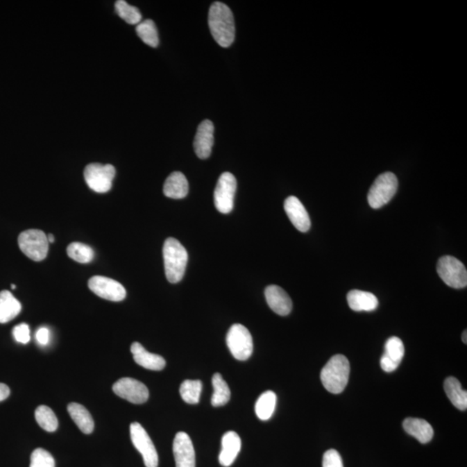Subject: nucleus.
Returning <instances> with one entry per match:
<instances>
[{
  "mask_svg": "<svg viewBox=\"0 0 467 467\" xmlns=\"http://www.w3.org/2000/svg\"><path fill=\"white\" fill-rule=\"evenodd\" d=\"M209 26L214 40L223 48L230 47L235 40V20L232 12L226 3L215 2L209 10Z\"/></svg>",
  "mask_w": 467,
  "mask_h": 467,
  "instance_id": "1",
  "label": "nucleus"
},
{
  "mask_svg": "<svg viewBox=\"0 0 467 467\" xmlns=\"http://www.w3.org/2000/svg\"><path fill=\"white\" fill-rule=\"evenodd\" d=\"M350 366L349 360L343 355H335L323 368L321 378L326 391L332 394H340L349 381Z\"/></svg>",
  "mask_w": 467,
  "mask_h": 467,
  "instance_id": "2",
  "label": "nucleus"
},
{
  "mask_svg": "<svg viewBox=\"0 0 467 467\" xmlns=\"http://www.w3.org/2000/svg\"><path fill=\"white\" fill-rule=\"evenodd\" d=\"M164 271L168 282L178 283L185 275L188 253L177 239L167 238L163 247Z\"/></svg>",
  "mask_w": 467,
  "mask_h": 467,
  "instance_id": "3",
  "label": "nucleus"
},
{
  "mask_svg": "<svg viewBox=\"0 0 467 467\" xmlns=\"http://www.w3.org/2000/svg\"><path fill=\"white\" fill-rule=\"evenodd\" d=\"M398 188V179L392 173L378 176L368 193V202L371 208L379 209L387 205L396 195Z\"/></svg>",
  "mask_w": 467,
  "mask_h": 467,
  "instance_id": "4",
  "label": "nucleus"
},
{
  "mask_svg": "<svg viewBox=\"0 0 467 467\" xmlns=\"http://www.w3.org/2000/svg\"><path fill=\"white\" fill-rule=\"evenodd\" d=\"M437 272L441 279L452 289L467 286V272L464 264L454 256L445 255L439 260Z\"/></svg>",
  "mask_w": 467,
  "mask_h": 467,
  "instance_id": "5",
  "label": "nucleus"
},
{
  "mask_svg": "<svg viewBox=\"0 0 467 467\" xmlns=\"http://www.w3.org/2000/svg\"><path fill=\"white\" fill-rule=\"evenodd\" d=\"M21 251L34 262L43 261L48 255L49 241L46 234L40 230L24 231L19 237Z\"/></svg>",
  "mask_w": 467,
  "mask_h": 467,
  "instance_id": "6",
  "label": "nucleus"
},
{
  "mask_svg": "<svg viewBox=\"0 0 467 467\" xmlns=\"http://www.w3.org/2000/svg\"><path fill=\"white\" fill-rule=\"evenodd\" d=\"M114 167L112 164L92 163L87 164L84 170V178L87 186L97 193L110 192L115 177Z\"/></svg>",
  "mask_w": 467,
  "mask_h": 467,
  "instance_id": "7",
  "label": "nucleus"
},
{
  "mask_svg": "<svg viewBox=\"0 0 467 467\" xmlns=\"http://www.w3.org/2000/svg\"><path fill=\"white\" fill-rule=\"evenodd\" d=\"M227 346L235 359L245 361L253 353V339L248 330L241 324H235L228 332Z\"/></svg>",
  "mask_w": 467,
  "mask_h": 467,
  "instance_id": "8",
  "label": "nucleus"
},
{
  "mask_svg": "<svg viewBox=\"0 0 467 467\" xmlns=\"http://www.w3.org/2000/svg\"><path fill=\"white\" fill-rule=\"evenodd\" d=\"M237 187V179L232 173H224L220 176L214 192V203L219 212L229 214L232 212Z\"/></svg>",
  "mask_w": 467,
  "mask_h": 467,
  "instance_id": "9",
  "label": "nucleus"
},
{
  "mask_svg": "<svg viewBox=\"0 0 467 467\" xmlns=\"http://www.w3.org/2000/svg\"><path fill=\"white\" fill-rule=\"evenodd\" d=\"M130 436H131L133 445L142 455L146 466L158 467L159 456L145 428L138 423H132L130 426Z\"/></svg>",
  "mask_w": 467,
  "mask_h": 467,
  "instance_id": "10",
  "label": "nucleus"
},
{
  "mask_svg": "<svg viewBox=\"0 0 467 467\" xmlns=\"http://www.w3.org/2000/svg\"><path fill=\"white\" fill-rule=\"evenodd\" d=\"M113 391L119 398L135 405H142L149 398L148 389L136 379L129 377L119 379L114 384Z\"/></svg>",
  "mask_w": 467,
  "mask_h": 467,
  "instance_id": "11",
  "label": "nucleus"
},
{
  "mask_svg": "<svg viewBox=\"0 0 467 467\" xmlns=\"http://www.w3.org/2000/svg\"><path fill=\"white\" fill-rule=\"evenodd\" d=\"M89 287L97 296L110 301L119 302L126 296L125 287L113 279L94 276L89 280Z\"/></svg>",
  "mask_w": 467,
  "mask_h": 467,
  "instance_id": "12",
  "label": "nucleus"
},
{
  "mask_svg": "<svg viewBox=\"0 0 467 467\" xmlns=\"http://www.w3.org/2000/svg\"><path fill=\"white\" fill-rule=\"evenodd\" d=\"M176 467H196L194 447L189 435L184 432L176 434L173 441Z\"/></svg>",
  "mask_w": 467,
  "mask_h": 467,
  "instance_id": "13",
  "label": "nucleus"
},
{
  "mask_svg": "<svg viewBox=\"0 0 467 467\" xmlns=\"http://www.w3.org/2000/svg\"><path fill=\"white\" fill-rule=\"evenodd\" d=\"M405 346L398 337H391L385 343V350L380 360L382 371L391 373L398 368L405 356Z\"/></svg>",
  "mask_w": 467,
  "mask_h": 467,
  "instance_id": "14",
  "label": "nucleus"
},
{
  "mask_svg": "<svg viewBox=\"0 0 467 467\" xmlns=\"http://www.w3.org/2000/svg\"><path fill=\"white\" fill-rule=\"evenodd\" d=\"M284 209L294 226L300 232H307L311 228V220L307 210L296 196H291L284 203Z\"/></svg>",
  "mask_w": 467,
  "mask_h": 467,
  "instance_id": "15",
  "label": "nucleus"
},
{
  "mask_svg": "<svg viewBox=\"0 0 467 467\" xmlns=\"http://www.w3.org/2000/svg\"><path fill=\"white\" fill-rule=\"evenodd\" d=\"M214 145V125L205 119L198 126L194 139V150L196 156L206 160L210 156Z\"/></svg>",
  "mask_w": 467,
  "mask_h": 467,
  "instance_id": "16",
  "label": "nucleus"
},
{
  "mask_svg": "<svg viewBox=\"0 0 467 467\" xmlns=\"http://www.w3.org/2000/svg\"><path fill=\"white\" fill-rule=\"evenodd\" d=\"M265 297L269 307L275 314L287 316L292 311V300L282 287L275 285L269 286L265 290Z\"/></svg>",
  "mask_w": 467,
  "mask_h": 467,
  "instance_id": "17",
  "label": "nucleus"
},
{
  "mask_svg": "<svg viewBox=\"0 0 467 467\" xmlns=\"http://www.w3.org/2000/svg\"><path fill=\"white\" fill-rule=\"evenodd\" d=\"M131 353L135 363L147 370L160 371L166 367V360L164 357L149 353L138 342L133 343Z\"/></svg>",
  "mask_w": 467,
  "mask_h": 467,
  "instance_id": "18",
  "label": "nucleus"
},
{
  "mask_svg": "<svg viewBox=\"0 0 467 467\" xmlns=\"http://www.w3.org/2000/svg\"><path fill=\"white\" fill-rule=\"evenodd\" d=\"M240 436L234 431L227 432L222 439V451L219 455V462L223 466H230L241 451Z\"/></svg>",
  "mask_w": 467,
  "mask_h": 467,
  "instance_id": "19",
  "label": "nucleus"
},
{
  "mask_svg": "<svg viewBox=\"0 0 467 467\" xmlns=\"http://www.w3.org/2000/svg\"><path fill=\"white\" fill-rule=\"evenodd\" d=\"M403 428L411 436L421 444H426L434 437V430L427 421L418 418H407L403 421Z\"/></svg>",
  "mask_w": 467,
  "mask_h": 467,
  "instance_id": "20",
  "label": "nucleus"
},
{
  "mask_svg": "<svg viewBox=\"0 0 467 467\" xmlns=\"http://www.w3.org/2000/svg\"><path fill=\"white\" fill-rule=\"evenodd\" d=\"M347 301L351 310L372 312L377 308L379 302L373 294L364 291L353 290L347 294Z\"/></svg>",
  "mask_w": 467,
  "mask_h": 467,
  "instance_id": "21",
  "label": "nucleus"
},
{
  "mask_svg": "<svg viewBox=\"0 0 467 467\" xmlns=\"http://www.w3.org/2000/svg\"><path fill=\"white\" fill-rule=\"evenodd\" d=\"M164 194L167 198L182 199L188 195L187 178L180 171H175L167 178L164 185Z\"/></svg>",
  "mask_w": 467,
  "mask_h": 467,
  "instance_id": "22",
  "label": "nucleus"
},
{
  "mask_svg": "<svg viewBox=\"0 0 467 467\" xmlns=\"http://www.w3.org/2000/svg\"><path fill=\"white\" fill-rule=\"evenodd\" d=\"M22 305L9 291L0 292V324H6L20 314Z\"/></svg>",
  "mask_w": 467,
  "mask_h": 467,
  "instance_id": "23",
  "label": "nucleus"
},
{
  "mask_svg": "<svg viewBox=\"0 0 467 467\" xmlns=\"http://www.w3.org/2000/svg\"><path fill=\"white\" fill-rule=\"evenodd\" d=\"M68 412L83 434H90L92 433L94 423L89 410L79 403L72 402L68 406Z\"/></svg>",
  "mask_w": 467,
  "mask_h": 467,
  "instance_id": "24",
  "label": "nucleus"
},
{
  "mask_svg": "<svg viewBox=\"0 0 467 467\" xmlns=\"http://www.w3.org/2000/svg\"><path fill=\"white\" fill-rule=\"evenodd\" d=\"M448 398L455 408L465 411L467 409V392L462 389L461 382L455 377H448L444 382Z\"/></svg>",
  "mask_w": 467,
  "mask_h": 467,
  "instance_id": "25",
  "label": "nucleus"
},
{
  "mask_svg": "<svg viewBox=\"0 0 467 467\" xmlns=\"http://www.w3.org/2000/svg\"><path fill=\"white\" fill-rule=\"evenodd\" d=\"M277 402V396L271 391L262 393L255 403L256 416L262 421H268L275 412Z\"/></svg>",
  "mask_w": 467,
  "mask_h": 467,
  "instance_id": "26",
  "label": "nucleus"
},
{
  "mask_svg": "<svg viewBox=\"0 0 467 467\" xmlns=\"http://www.w3.org/2000/svg\"><path fill=\"white\" fill-rule=\"evenodd\" d=\"M214 393L212 405L214 407H222L227 405L230 399V389L227 382L223 380L222 375L216 373L212 377Z\"/></svg>",
  "mask_w": 467,
  "mask_h": 467,
  "instance_id": "27",
  "label": "nucleus"
},
{
  "mask_svg": "<svg viewBox=\"0 0 467 467\" xmlns=\"http://www.w3.org/2000/svg\"><path fill=\"white\" fill-rule=\"evenodd\" d=\"M136 33L144 43L150 47L156 48L159 45V34L153 20L146 19L136 27Z\"/></svg>",
  "mask_w": 467,
  "mask_h": 467,
  "instance_id": "28",
  "label": "nucleus"
},
{
  "mask_svg": "<svg viewBox=\"0 0 467 467\" xmlns=\"http://www.w3.org/2000/svg\"><path fill=\"white\" fill-rule=\"evenodd\" d=\"M67 254L69 258L83 264L90 263L94 258V252L92 248L82 242H73L67 248Z\"/></svg>",
  "mask_w": 467,
  "mask_h": 467,
  "instance_id": "29",
  "label": "nucleus"
},
{
  "mask_svg": "<svg viewBox=\"0 0 467 467\" xmlns=\"http://www.w3.org/2000/svg\"><path fill=\"white\" fill-rule=\"evenodd\" d=\"M202 382L199 380H185L180 386V396L184 402L189 405H196L199 402L202 392Z\"/></svg>",
  "mask_w": 467,
  "mask_h": 467,
  "instance_id": "30",
  "label": "nucleus"
},
{
  "mask_svg": "<svg viewBox=\"0 0 467 467\" xmlns=\"http://www.w3.org/2000/svg\"><path fill=\"white\" fill-rule=\"evenodd\" d=\"M35 417L38 425L47 432L58 430V420L55 413L47 406H40L35 412Z\"/></svg>",
  "mask_w": 467,
  "mask_h": 467,
  "instance_id": "31",
  "label": "nucleus"
},
{
  "mask_svg": "<svg viewBox=\"0 0 467 467\" xmlns=\"http://www.w3.org/2000/svg\"><path fill=\"white\" fill-rule=\"evenodd\" d=\"M115 10L119 17L129 24H139L142 22V15L135 6L129 5L124 0H118L115 3Z\"/></svg>",
  "mask_w": 467,
  "mask_h": 467,
  "instance_id": "32",
  "label": "nucleus"
},
{
  "mask_svg": "<svg viewBox=\"0 0 467 467\" xmlns=\"http://www.w3.org/2000/svg\"><path fill=\"white\" fill-rule=\"evenodd\" d=\"M30 467H55V459L44 449L37 448L31 454Z\"/></svg>",
  "mask_w": 467,
  "mask_h": 467,
  "instance_id": "33",
  "label": "nucleus"
},
{
  "mask_svg": "<svg viewBox=\"0 0 467 467\" xmlns=\"http://www.w3.org/2000/svg\"><path fill=\"white\" fill-rule=\"evenodd\" d=\"M323 467H343L341 456L335 449L326 451L323 457Z\"/></svg>",
  "mask_w": 467,
  "mask_h": 467,
  "instance_id": "34",
  "label": "nucleus"
},
{
  "mask_svg": "<svg viewBox=\"0 0 467 467\" xmlns=\"http://www.w3.org/2000/svg\"><path fill=\"white\" fill-rule=\"evenodd\" d=\"M12 335L17 342L26 345L31 340L29 325L22 323V324L15 326L12 330Z\"/></svg>",
  "mask_w": 467,
  "mask_h": 467,
  "instance_id": "35",
  "label": "nucleus"
},
{
  "mask_svg": "<svg viewBox=\"0 0 467 467\" xmlns=\"http://www.w3.org/2000/svg\"><path fill=\"white\" fill-rule=\"evenodd\" d=\"M36 339L42 346H47L50 341V331L47 328H40L36 333Z\"/></svg>",
  "mask_w": 467,
  "mask_h": 467,
  "instance_id": "36",
  "label": "nucleus"
},
{
  "mask_svg": "<svg viewBox=\"0 0 467 467\" xmlns=\"http://www.w3.org/2000/svg\"><path fill=\"white\" fill-rule=\"evenodd\" d=\"M10 396V389L8 386L0 384V402L3 401Z\"/></svg>",
  "mask_w": 467,
  "mask_h": 467,
  "instance_id": "37",
  "label": "nucleus"
},
{
  "mask_svg": "<svg viewBox=\"0 0 467 467\" xmlns=\"http://www.w3.org/2000/svg\"><path fill=\"white\" fill-rule=\"evenodd\" d=\"M47 238H48L49 244H50V242H51V244H53V242H55V237H54L53 235H51V234L48 235Z\"/></svg>",
  "mask_w": 467,
  "mask_h": 467,
  "instance_id": "38",
  "label": "nucleus"
},
{
  "mask_svg": "<svg viewBox=\"0 0 467 467\" xmlns=\"http://www.w3.org/2000/svg\"><path fill=\"white\" fill-rule=\"evenodd\" d=\"M466 335H467V332L464 331V332H463V334H462V341L464 343H467V336Z\"/></svg>",
  "mask_w": 467,
  "mask_h": 467,
  "instance_id": "39",
  "label": "nucleus"
},
{
  "mask_svg": "<svg viewBox=\"0 0 467 467\" xmlns=\"http://www.w3.org/2000/svg\"><path fill=\"white\" fill-rule=\"evenodd\" d=\"M12 289H16V286H15V285H12Z\"/></svg>",
  "mask_w": 467,
  "mask_h": 467,
  "instance_id": "40",
  "label": "nucleus"
}]
</instances>
